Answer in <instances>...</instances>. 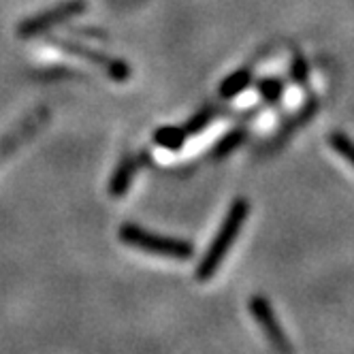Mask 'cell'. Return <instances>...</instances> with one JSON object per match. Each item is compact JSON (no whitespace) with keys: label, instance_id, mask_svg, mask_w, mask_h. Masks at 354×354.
Returning a JSON list of instances; mask_svg holds the SVG:
<instances>
[{"label":"cell","instance_id":"obj_12","mask_svg":"<svg viewBox=\"0 0 354 354\" xmlns=\"http://www.w3.org/2000/svg\"><path fill=\"white\" fill-rule=\"evenodd\" d=\"M290 77L297 86L306 88L308 86V80H310V66L306 62V58H303L301 54H297L292 58V64H290Z\"/></svg>","mask_w":354,"mask_h":354},{"label":"cell","instance_id":"obj_6","mask_svg":"<svg viewBox=\"0 0 354 354\" xmlns=\"http://www.w3.org/2000/svg\"><path fill=\"white\" fill-rule=\"evenodd\" d=\"M137 167H139V162L133 160V158H126V160L118 167V171H115L113 177H111V184H109V192H111L113 196H122L126 190L131 188V182H133V177H135Z\"/></svg>","mask_w":354,"mask_h":354},{"label":"cell","instance_id":"obj_13","mask_svg":"<svg viewBox=\"0 0 354 354\" xmlns=\"http://www.w3.org/2000/svg\"><path fill=\"white\" fill-rule=\"evenodd\" d=\"M212 120V109H205V111H201V113H196L186 126H184V131H186V135H194V133H201L207 126V122Z\"/></svg>","mask_w":354,"mask_h":354},{"label":"cell","instance_id":"obj_1","mask_svg":"<svg viewBox=\"0 0 354 354\" xmlns=\"http://www.w3.org/2000/svg\"><path fill=\"white\" fill-rule=\"evenodd\" d=\"M248 214H250V203H248L245 198H237L235 203L229 207L218 235L209 243V250L205 252L203 261H201V265L196 269V277H198L201 282H207L209 277L218 271V267L222 265V261L226 257V252H229L231 245L235 243V239H237V235L241 231V226H243Z\"/></svg>","mask_w":354,"mask_h":354},{"label":"cell","instance_id":"obj_10","mask_svg":"<svg viewBox=\"0 0 354 354\" xmlns=\"http://www.w3.org/2000/svg\"><path fill=\"white\" fill-rule=\"evenodd\" d=\"M328 145H331V149H335L350 167H354V141L348 135L331 133V135H328Z\"/></svg>","mask_w":354,"mask_h":354},{"label":"cell","instance_id":"obj_11","mask_svg":"<svg viewBox=\"0 0 354 354\" xmlns=\"http://www.w3.org/2000/svg\"><path fill=\"white\" fill-rule=\"evenodd\" d=\"M282 92H284V86H282V82L280 80H263L261 84H259V94H261V98L265 100V103H269V105H275L277 100L282 98Z\"/></svg>","mask_w":354,"mask_h":354},{"label":"cell","instance_id":"obj_7","mask_svg":"<svg viewBox=\"0 0 354 354\" xmlns=\"http://www.w3.org/2000/svg\"><path fill=\"white\" fill-rule=\"evenodd\" d=\"M250 84H252V73L248 68H241V71L229 75V77L220 84V96L222 98H235L237 94L248 90Z\"/></svg>","mask_w":354,"mask_h":354},{"label":"cell","instance_id":"obj_9","mask_svg":"<svg viewBox=\"0 0 354 354\" xmlns=\"http://www.w3.org/2000/svg\"><path fill=\"white\" fill-rule=\"evenodd\" d=\"M243 139H245V131H243V129H235V131H231L229 135H224V137L218 141V145L214 147V156H216V158L229 156L231 151H235V149L243 143Z\"/></svg>","mask_w":354,"mask_h":354},{"label":"cell","instance_id":"obj_3","mask_svg":"<svg viewBox=\"0 0 354 354\" xmlns=\"http://www.w3.org/2000/svg\"><path fill=\"white\" fill-rule=\"evenodd\" d=\"M250 312L252 316H254L257 324L263 328V333L267 335L269 344L280 352V354H292V344L290 339L286 337L284 333V328L280 324V320H277L273 308H271V303L267 301V297H252L250 299Z\"/></svg>","mask_w":354,"mask_h":354},{"label":"cell","instance_id":"obj_8","mask_svg":"<svg viewBox=\"0 0 354 354\" xmlns=\"http://www.w3.org/2000/svg\"><path fill=\"white\" fill-rule=\"evenodd\" d=\"M154 141H156V145H160L165 149H180L186 141V131L175 129V126H165V129L156 131Z\"/></svg>","mask_w":354,"mask_h":354},{"label":"cell","instance_id":"obj_5","mask_svg":"<svg viewBox=\"0 0 354 354\" xmlns=\"http://www.w3.org/2000/svg\"><path fill=\"white\" fill-rule=\"evenodd\" d=\"M60 47L66 49V52H71V54L84 56V58H88L90 62L100 64V66H103V68L111 75V80H115V82L129 80V75H131L129 64H124V62H120V60H113V58H107V56H100V54H96V52H90V49H86V47H80V45H71V43H66V41H60Z\"/></svg>","mask_w":354,"mask_h":354},{"label":"cell","instance_id":"obj_2","mask_svg":"<svg viewBox=\"0 0 354 354\" xmlns=\"http://www.w3.org/2000/svg\"><path fill=\"white\" fill-rule=\"evenodd\" d=\"M120 239L124 243H131V245H135V248H139L143 252H149V254H156V257L186 261V259H190L194 254V248L188 241L147 233V231L139 229V226H135V224H124L120 229Z\"/></svg>","mask_w":354,"mask_h":354},{"label":"cell","instance_id":"obj_4","mask_svg":"<svg viewBox=\"0 0 354 354\" xmlns=\"http://www.w3.org/2000/svg\"><path fill=\"white\" fill-rule=\"evenodd\" d=\"M84 11V3H64V5H60V7H56V9H52V11H47V13H41V15H37V17H32V19H28V21H24L21 24V28H19V35L21 37H35V35H41V32H45L47 28H52V26H56L58 21H62V19H68V17H73V15H77V13H82Z\"/></svg>","mask_w":354,"mask_h":354}]
</instances>
